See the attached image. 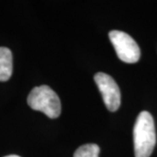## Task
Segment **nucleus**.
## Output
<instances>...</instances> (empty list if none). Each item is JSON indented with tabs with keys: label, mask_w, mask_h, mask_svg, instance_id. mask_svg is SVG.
Wrapping results in <instances>:
<instances>
[{
	"label": "nucleus",
	"mask_w": 157,
	"mask_h": 157,
	"mask_svg": "<svg viewBox=\"0 0 157 157\" xmlns=\"http://www.w3.org/2000/svg\"><path fill=\"white\" fill-rule=\"evenodd\" d=\"M156 143L155 123L152 115L147 111L138 115L134 128L135 157H149Z\"/></svg>",
	"instance_id": "f257e3e1"
},
{
	"label": "nucleus",
	"mask_w": 157,
	"mask_h": 157,
	"mask_svg": "<svg viewBox=\"0 0 157 157\" xmlns=\"http://www.w3.org/2000/svg\"><path fill=\"white\" fill-rule=\"evenodd\" d=\"M100 147L96 144H86L79 147L73 157H99Z\"/></svg>",
	"instance_id": "423d86ee"
},
{
	"label": "nucleus",
	"mask_w": 157,
	"mask_h": 157,
	"mask_svg": "<svg viewBox=\"0 0 157 157\" xmlns=\"http://www.w3.org/2000/svg\"><path fill=\"white\" fill-rule=\"evenodd\" d=\"M5 157H20V156H18V155H7V156H5Z\"/></svg>",
	"instance_id": "0eeeda50"
},
{
	"label": "nucleus",
	"mask_w": 157,
	"mask_h": 157,
	"mask_svg": "<svg viewBox=\"0 0 157 157\" xmlns=\"http://www.w3.org/2000/svg\"><path fill=\"white\" fill-rule=\"evenodd\" d=\"M94 80L107 109L111 112L118 110L121 106V92L114 79L107 73H98L94 75Z\"/></svg>",
	"instance_id": "20e7f679"
},
{
	"label": "nucleus",
	"mask_w": 157,
	"mask_h": 157,
	"mask_svg": "<svg viewBox=\"0 0 157 157\" xmlns=\"http://www.w3.org/2000/svg\"><path fill=\"white\" fill-rule=\"evenodd\" d=\"M27 103L32 109L44 113L52 119L58 118L61 113L60 100L48 86L34 87L29 94Z\"/></svg>",
	"instance_id": "f03ea898"
},
{
	"label": "nucleus",
	"mask_w": 157,
	"mask_h": 157,
	"mask_svg": "<svg viewBox=\"0 0 157 157\" xmlns=\"http://www.w3.org/2000/svg\"><path fill=\"white\" fill-rule=\"evenodd\" d=\"M12 74V54L6 47H0V81H7Z\"/></svg>",
	"instance_id": "39448f33"
},
{
	"label": "nucleus",
	"mask_w": 157,
	"mask_h": 157,
	"mask_svg": "<svg viewBox=\"0 0 157 157\" xmlns=\"http://www.w3.org/2000/svg\"><path fill=\"white\" fill-rule=\"evenodd\" d=\"M109 39L121 61L131 64L140 59L139 45L128 34L121 31H112L109 33Z\"/></svg>",
	"instance_id": "7ed1b4c3"
}]
</instances>
